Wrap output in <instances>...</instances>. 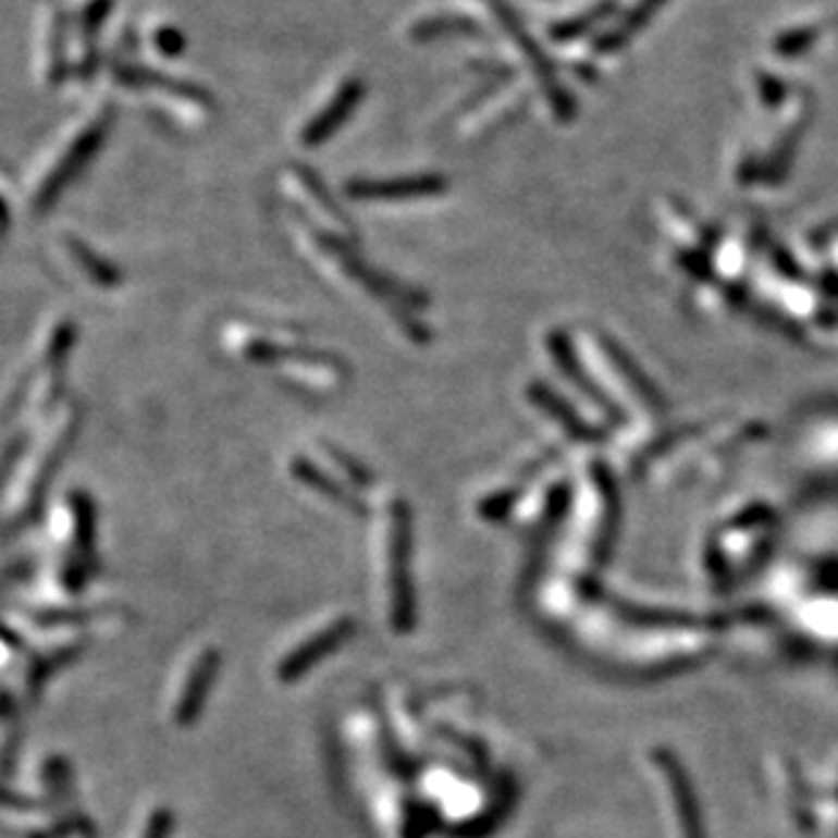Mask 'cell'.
I'll return each instance as SVG.
<instances>
[{
    "mask_svg": "<svg viewBox=\"0 0 838 838\" xmlns=\"http://www.w3.org/2000/svg\"><path fill=\"white\" fill-rule=\"evenodd\" d=\"M408 533H406V526H400L395 531V566H392V571H395V593H397V604H400V609H397V615L403 618V626L408 624V618H411V607H408V582H406V560H408ZM400 624V620H397Z\"/></svg>",
    "mask_w": 838,
    "mask_h": 838,
    "instance_id": "1",
    "label": "cell"
}]
</instances>
